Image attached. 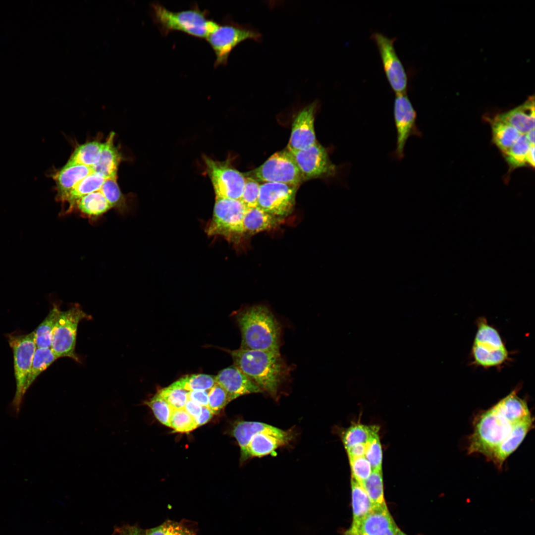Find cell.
Here are the masks:
<instances>
[{"label":"cell","instance_id":"f546056e","mask_svg":"<svg viewBox=\"0 0 535 535\" xmlns=\"http://www.w3.org/2000/svg\"><path fill=\"white\" fill-rule=\"evenodd\" d=\"M61 310L53 305L47 316L33 331L37 348H51L53 333Z\"/></svg>","mask_w":535,"mask_h":535},{"label":"cell","instance_id":"d6a6232c","mask_svg":"<svg viewBox=\"0 0 535 535\" xmlns=\"http://www.w3.org/2000/svg\"><path fill=\"white\" fill-rule=\"evenodd\" d=\"M378 431L376 426L354 424L343 433L342 441L346 449L354 445L367 442Z\"/></svg>","mask_w":535,"mask_h":535},{"label":"cell","instance_id":"d590c367","mask_svg":"<svg viewBox=\"0 0 535 535\" xmlns=\"http://www.w3.org/2000/svg\"><path fill=\"white\" fill-rule=\"evenodd\" d=\"M100 191L107 200L112 208L124 213L127 210L125 198L117 183V176L107 178Z\"/></svg>","mask_w":535,"mask_h":535},{"label":"cell","instance_id":"b9f144b4","mask_svg":"<svg viewBox=\"0 0 535 535\" xmlns=\"http://www.w3.org/2000/svg\"><path fill=\"white\" fill-rule=\"evenodd\" d=\"M208 397V407L214 415L219 413L232 401L227 391L216 383L209 390Z\"/></svg>","mask_w":535,"mask_h":535},{"label":"cell","instance_id":"5bb4252c","mask_svg":"<svg viewBox=\"0 0 535 535\" xmlns=\"http://www.w3.org/2000/svg\"><path fill=\"white\" fill-rule=\"evenodd\" d=\"M290 153L304 181L333 177L338 172V167L331 161L326 150L318 141L307 148Z\"/></svg>","mask_w":535,"mask_h":535},{"label":"cell","instance_id":"74e56055","mask_svg":"<svg viewBox=\"0 0 535 535\" xmlns=\"http://www.w3.org/2000/svg\"><path fill=\"white\" fill-rule=\"evenodd\" d=\"M146 535H195V532L182 522L167 520L160 525L145 530Z\"/></svg>","mask_w":535,"mask_h":535},{"label":"cell","instance_id":"ab89813d","mask_svg":"<svg viewBox=\"0 0 535 535\" xmlns=\"http://www.w3.org/2000/svg\"><path fill=\"white\" fill-rule=\"evenodd\" d=\"M170 425L174 431L181 433L190 432L198 427L195 418L184 409H173Z\"/></svg>","mask_w":535,"mask_h":535},{"label":"cell","instance_id":"d4e9b609","mask_svg":"<svg viewBox=\"0 0 535 535\" xmlns=\"http://www.w3.org/2000/svg\"><path fill=\"white\" fill-rule=\"evenodd\" d=\"M278 218L258 207L246 209L243 221L244 233L255 234L271 229L281 222Z\"/></svg>","mask_w":535,"mask_h":535},{"label":"cell","instance_id":"ee69618b","mask_svg":"<svg viewBox=\"0 0 535 535\" xmlns=\"http://www.w3.org/2000/svg\"><path fill=\"white\" fill-rule=\"evenodd\" d=\"M260 187V184L257 180L245 176L244 187L240 201L246 209L257 207Z\"/></svg>","mask_w":535,"mask_h":535},{"label":"cell","instance_id":"9f6ffc18","mask_svg":"<svg viewBox=\"0 0 535 535\" xmlns=\"http://www.w3.org/2000/svg\"><path fill=\"white\" fill-rule=\"evenodd\" d=\"M395 535H407L402 532L399 528L398 529Z\"/></svg>","mask_w":535,"mask_h":535},{"label":"cell","instance_id":"bcb514c9","mask_svg":"<svg viewBox=\"0 0 535 535\" xmlns=\"http://www.w3.org/2000/svg\"><path fill=\"white\" fill-rule=\"evenodd\" d=\"M111 535H146L143 530L136 525H124L114 528Z\"/></svg>","mask_w":535,"mask_h":535},{"label":"cell","instance_id":"52a82bcc","mask_svg":"<svg viewBox=\"0 0 535 535\" xmlns=\"http://www.w3.org/2000/svg\"><path fill=\"white\" fill-rule=\"evenodd\" d=\"M8 341L13 354L16 381L15 394L9 409L11 415L17 416L26 392V384L37 346L33 331L26 334H9Z\"/></svg>","mask_w":535,"mask_h":535},{"label":"cell","instance_id":"8d00e7d4","mask_svg":"<svg viewBox=\"0 0 535 535\" xmlns=\"http://www.w3.org/2000/svg\"><path fill=\"white\" fill-rule=\"evenodd\" d=\"M530 145L525 135L522 134L516 142L505 153L504 157L511 169L523 166L526 164V156Z\"/></svg>","mask_w":535,"mask_h":535},{"label":"cell","instance_id":"4316f807","mask_svg":"<svg viewBox=\"0 0 535 535\" xmlns=\"http://www.w3.org/2000/svg\"><path fill=\"white\" fill-rule=\"evenodd\" d=\"M112 207L100 191L85 195L78 200L74 210H77L84 216L95 219L106 213Z\"/></svg>","mask_w":535,"mask_h":535},{"label":"cell","instance_id":"681fc988","mask_svg":"<svg viewBox=\"0 0 535 535\" xmlns=\"http://www.w3.org/2000/svg\"><path fill=\"white\" fill-rule=\"evenodd\" d=\"M214 414L208 406H202L200 415L195 419L198 427L207 423Z\"/></svg>","mask_w":535,"mask_h":535},{"label":"cell","instance_id":"5b68a950","mask_svg":"<svg viewBox=\"0 0 535 535\" xmlns=\"http://www.w3.org/2000/svg\"><path fill=\"white\" fill-rule=\"evenodd\" d=\"M468 452L478 453L490 460L496 449L510 433L513 425L491 407L479 413L474 421Z\"/></svg>","mask_w":535,"mask_h":535},{"label":"cell","instance_id":"f6af8a7d","mask_svg":"<svg viewBox=\"0 0 535 535\" xmlns=\"http://www.w3.org/2000/svg\"><path fill=\"white\" fill-rule=\"evenodd\" d=\"M351 470V477L360 483L366 480L373 470L371 464L365 457L349 459Z\"/></svg>","mask_w":535,"mask_h":535},{"label":"cell","instance_id":"2e32d148","mask_svg":"<svg viewBox=\"0 0 535 535\" xmlns=\"http://www.w3.org/2000/svg\"><path fill=\"white\" fill-rule=\"evenodd\" d=\"M298 187L277 182L260 185L258 207L275 216H286L293 210Z\"/></svg>","mask_w":535,"mask_h":535},{"label":"cell","instance_id":"d6986e66","mask_svg":"<svg viewBox=\"0 0 535 535\" xmlns=\"http://www.w3.org/2000/svg\"><path fill=\"white\" fill-rule=\"evenodd\" d=\"M533 422L532 417L513 425L510 433L494 451L491 459L498 468H502L506 459L522 443L533 428Z\"/></svg>","mask_w":535,"mask_h":535},{"label":"cell","instance_id":"11a10c76","mask_svg":"<svg viewBox=\"0 0 535 535\" xmlns=\"http://www.w3.org/2000/svg\"><path fill=\"white\" fill-rule=\"evenodd\" d=\"M344 535H360L355 530L350 528L344 532Z\"/></svg>","mask_w":535,"mask_h":535},{"label":"cell","instance_id":"7dc6e473","mask_svg":"<svg viewBox=\"0 0 535 535\" xmlns=\"http://www.w3.org/2000/svg\"><path fill=\"white\" fill-rule=\"evenodd\" d=\"M209 391V390H193L188 391V399L196 402L201 406H208Z\"/></svg>","mask_w":535,"mask_h":535},{"label":"cell","instance_id":"7a4b0ae2","mask_svg":"<svg viewBox=\"0 0 535 535\" xmlns=\"http://www.w3.org/2000/svg\"><path fill=\"white\" fill-rule=\"evenodd\" d=\"M236 319L241 333V348L279 351L281 326L266 306L245 308L237 312Z\"/></svg>","mask_w":535,"mask_h":535},{"label":"cell","instance_id":"484cf974","mask_svg":"<svg viewBox=\"0 0 535 535\" xmlns=\"http://www.w3.org/2000/svg\"><path fill=\"white\" fill-rule=\"evenodd\" d=\"M107 178L100 173L92 172L81 180L66 196L62 203H68V208L65 214L74 211L76 201L83 196L91 193L100 191Z\"/></svg>","mask_w":535,"mask_h":535},{"label":"cell","instance_id":"4fadbf2b","mask_svg":"<svg viewBox=\"0 0 535 535\" xmlns=\"http://www.w3.org/2000/svg\"><path fill=\"white\" fill-rule=\"evenodd\" d=\"M371 39L377 47L385 76L392 91L395 95L407 93L408 78L394 47L396 38H390L376 32L372 34Z\"/></svg>","mask_w":535,"mask_h":535},{"label":"cell","instance_id":"cb8c5ba5","mask_svg":"<svg viewBox=\"0 0 535 535\" xmlns=\"http://www.w3.org/2000/svg\"><path fill=\"white\" fill-rule=\"evenodd\" d=\"M114 133L111 132L104 143L99 160L92 167L94 172L100 173L106 178L117 176L121 159L118 150L114 145Z\"/></svg>","mask_w":535,"mask_h":535},{"label":"cell","instance_id":"7c38bea8","mask_svg":"<svg viewBox=\"0 0 535 535\" xmlns=\"http://www.w3.org/2000/svg\"><path fill=\"white\" fill-rule=\"evenodd\" d=\"M204 160L215 198L240 200L245 184L244 175L233 168L228 160H215L207 156Z\"/></svg>","mask_w":535,"mask_h":535},{"label":"cell","instance_id":"9a60e30c","mask_svg":"<svg viewBox=\"0 0 535 535\" xmlns=\"http://www.w3.org/2000/svg\"><path fill=\"white\" fill-rule=\"evenodd\" d=\"M393 116L396 131V148L394 157L401 160L407 140L412 136H421L417 125V112L407 93L396 94L393 104Z\"/></svg>","mask_w":535,"mask_h":535},{"label":"cell","instance_id":"db71d44e","mask_svg":"<svg viewBox=\"0 0 535 535\" xmlns=\"http://www.w3.org/2000/svg\"><path fill=\"white\" fill-rule=\"evenodd\" d=\"M525 135L529 144L535 146V129L529 131Z\"/></svg>","mask_w":535,"mask_h":535},{"label":"cell","instance_id":"1f68e13d","mask_svg":"<svg viewBox=\"0 0 535 535\" xmlns=\"http://www.w3.org/2000/svg\"><path fill=\"white\" fill-rule=\"evenodd\" d=\"M58 359L51 348H37L27 380V391L38 376Z\"/></svg>","mask_w":535,"mask_h":535},{"label":"cell","instance_id":"f5cc1de1","mask_svg":"<svg viewBox=\"0 0 535 535\" xmlns=\"http://www.w3.org/2000/svg\"><path fill=\"white\" fill-rule=\"evenodd\" d=\"M399 528L396 524L385 528L374 535H395Z\"/></svg>","mask_w":535,"mask_h":535},{"label":"cell","instance_id":"60d3db41","mask_svg":"<svg viewBox=\"0 0 535 535\" xmlns=\"http://www.w3.org/2000/svg\"><path fill=\"white\" fill-rule=\"evenodd\" d=\"M188 391L171 385L158 390L157 393L164 399L173 409H184L188 400Z\"/></svg>","mask_w":535,"mask_h":535},{"label":"cell","instance_id":"816d5d0a","mask_svg":"<svg viewBox=\"0 0 535 535\" xmlns=\"http://www.w3.org/2000/svg\"><path fill=\"white\" fill-rule=\"evenodd\" d=\"M526 163L531 166L535 167V146L530 145L527 152L526 156Z\"/></svg>","mask_w":535,"mask_h":535},{"label":"cell","instance_id":"8fae6325","mask_svg":"<svg viewBox=\"0 0 535 535\" xmlns=\"http://www.w3.org/2000/svg\"><path fill=\"white\" fill-rule=\"evenodd\" d=\"M244 174L258 181L281 183L298 187L304 181L291 154L286 149L277 152L264 163Z\"/></svg>","mask_w":535,"mask_h":535},{"label":"cell","instance_id":"9c48e42d","mask_svg":"<svg viewBox=\"0 0 535 535\" xmlns=\"http://www.w3.org/2000/svg\"><path fill=\"white\" fill-rule=\"evenodd\" d=\"M206 40L215 55L214 66L216 67L226 64L231 52L239 44L246 40L259 42L262 40V35L249 25L227 20L218 24Z\"/></svg>","mask_w":535,"mask_h":535},{"label":"cell","instance_id":"e575fe53","mask_svg":"<svg viewBox=\"0 0 535 535\" xmlns=\"http://www.w3.org/2000/svg\"><path fill=\"white\" fill-rule=\"evenodd\" d=\"M361 485L375 506L385 504L383 493L381 471L373 470L369 477Z\"/></svg>","mask_w":535,"mask_h":535},{"label":"cell","instance_id":"e0dca14e","mask_svg":"<svg viewBox=\"0 0 535 535\" xmlns=\"http://www.w3.org/2000/svg\"><path fill=\"white\" fill-rule=\"evenodd\" d=\"M317 103H312L299 110L292 124L286 149L290 153L307 148L317 142L314 129L315 113Z\"/></svg>","mask_w":535,"mask_h":535},{"label":"cell","instance_id":"3957f363","mask_svg":"<svg viewBox=\"0 0 535 535\" xmlns=\"http://www.w3.org/2000/svg\"><path fill=\"white\" fill-rule=\"evenodd\" d=\"M232 435L240 448V461L243 462L253 457L268 455L288 445L294 432L262 422L240 421L234 425Z\"/></svg>","mask_w":535,"mask_h":535},{"label":"cell","instance_id":"c3c4849f","mask_svg":"<svg viewBox=\"0 0 535 535\" xmlns=\"http://www.w3.org/2000/svg\"><path fill=\"white\" fill-rule=\"evenodd\" d=\"M366 443L357 444L346 449L349 459L365 457Z\"/></svg>","mask_w":535,"mask_h":535},{"label":"cell","instance_id":"ac0fdd59","mask_svg":"<svg viewBox=\"0 0 535 535\" xmlns=\"http://www.w3.org/2000/svg\"><path fill=\"white\" fill-rule=\"evenodd\" d=\"M216 383L228 393L231 400L244 395L263 393L260 388L235 365L221 370L215 376Z\"/></svg>","mask_w":535,"mask_h":535},{"label":"cell","instance_id":"f1b7e54d","mask_svg":"<svg viewBox=\"0 0 535 535\" xmlns=\"http://www.w3.org/2000/svg\"><path fill=\"white\" fill-rule=\"evenodd\" d=\"M490 123L492 141L502 153L506 152L522 135L514 127L496 116Z\"/></svg>","mask_w":535,"mask_h":535},{"label":"cell","instance_id":"836d02e7","mask_svg":"<svg viewBox=\"0 0 535 535\" xmlns=\"http://www.w3.org/2000/svg\"><path fill=\"white\" fill-rule=\"evenodd\" d=\"M215 383V376L206 374H193L181 377L170 385L190 391L209 390Z\"/></svg>","mask_w":535,"mask_h":535},{"label":"cell","instance_id":"30bf717a","mask_svg":"<svg viewBox=\"0 0 535 535\" xmlns=\"http://www.w3.org/2000/svg\"><path fill=\"white\" fill-rule=\"evenodd\" d=\"M79 305L60 312L54 328L51 348L58 358L68 357L79 362L75 351L78 326L83 320H90Z\"/></svg>","mask_w":535,"mask_h":535},{"label":"cell","instance_id":"8992f818","mask_svg":"<svg viewBox=\"0 0 535 535\" xmlns=\"http://www.w3.org/2000/svg\"><path fill=\"white\" fill-rule=\"evenodd\" d=\"M246 210L240 200L215 198L213 217L206 228L207 234L238 243L245 234L243 221Z\"/></svg>","mask_w":535,"mask_h":535},{"label":"cell","instance_id":"83f0119b","mask_svg":"<svg viewBox=\"0 0 535 535\" xmlns=\"http://www.w3.org/2000/svg\"><path fill=\"white\" fill-rule=\"evenodd\" d=\"M351 487L353 521L351 527L355 528L375 506L361 485L351 477Z\"/></svg>","mask_w":535,"mask_h":535},{"label":"cell","instance_id":"7402d4cb","mask_svg":"<svg viewBox=\"0 0 535 535\" xmlns=\"http://www.w3.org/2000/svg\"><path fill=\"white\" fill-rule=\"evenodd\" d=\"M492 407L512 425L532 417L526 401L518 396L516 389L500 400Z\"/></svg>","mask_w":535,"mask_h":535},{"label":"cell","instance_id":"ffe728a7","mask_svg":"<svg viewBox=\"0 0 535 535\" xmlns=\"http://www.w3.org/2000/svg\"><path fill=\"white\" fill-rule=\"evenodd\" d=\"M93 171L91 167L85 165L67 163L52 175L56 184V199L62 202L76 185Z\"/></svg>","mask_w":535,"mask_h":535},{"label":"cell","instance_id":"6da1fadb","mask_svg":"<svg viewBox=\"0 0 535 535\" xmlns=\"http://www.w3.org/2000/svg\"><path fill=\"white\" fill-rule=\"evenodd\" d=\"M237 368L263 392L277 399L291 369L279 351L239 348L228 350Z\"/></svg>","mask_w":535,"mask_h":535},{"label":"cell","instance_id":"603a6c76","mask_svg":"<svg viewBox=\"0 0 535 535\" xmlns=\"http://www.w3.org/2000/svg\"><path fill=\"white\" fill-rule=\"evenodd\" d=\"M394 524L395 523L385 503L375 506L356 527H351L360 535H374Z\"/></svg>","mask_w":535,"mask_h":535},{"label":"cell","instance_id":"ba28073f","mask_svg":"<svg viewBox=\"0 0 535 535\" xmlns=\"http://www.w3.org/2000/svg\"><path fill=\"white\" fill-rule=\"evenodd\" d=\"M477 327L472 348L475 363L484 368L503 364L509 353L498 331L483 318L478 321Z\"/></svg>","mask_w":535,"mask_h":535},{"label":"cell","instance_id":"f907efd6","mask_svg":"<svg viewBox=\"0 0 535 535\" xmlns=\"http://www.w3.org/2000/svg\"><path fill=\"white\" fill-rule=\"evenodd\" d=\"M202 407L196 402L188 399L184 409L187 413L196 419L200 415Z\"/></svg>","mask_w":535,"mask_h":535},{"label":"cell","instance_id":"277c9868","mask_svg":"<svg viewBox=\"0 0 535 535\" xmlns=\"http://www.w3.org/2000/svg\"><path fill=\"white\" fill-rule=\"evenodd\" d=\"M155 22L163 35L177 31L201 39H206L217 27L206 10L194 5L188 9L172 11L159 3L152 4Z\"/></svg>","mask_w":535,"mask_h":535},{"label":"cell","instance_id":"f35d334b","mask_svg":"<svg viewBox=\"0 0 535 535\" xmlns=\"http://www.w3.org/2000/svg\"><path fill=\"white\" fill-rule=\"evenodd\" d=\"M153 412L155 417L162 424L170 427V420L173 409L157 393L152 398L143 402Z\"/></svg>","mask_w":535,"mask_h":535},{"label":"cell","instance_id":"7bdbcfd3","mask_svg":"<svg viewBox=\"0 0 535 535\" xmlns=\"http://www.w3.org/2000/svg\"><path fill=\"white\" fill-rule=\"evenodd\" d=\"M365 457L373 470L381 471L382 452L378 433L374 434L366 443Z\"/></svg>","mask_w":535,"mask_h":535},{"label":"cell","instance_id":"44dd1931","mask_svg":"<svg viewBox=\"0 0 535 535\" xmlns=\"http://www.w3.org/2000/svg\"><path fill=\"white\" fill-rule=\"evenodd\" d=\"M535 104L534 96H530L520 106L496 116L525 135L535 129Z\"/></svg>","mask_w":535,"mask_h":535},{"label":"cell","instance_id":"4dcf8cb0","mask_svg":"<svg viewBox=\"0 0 535 535\" xmlns=\"http://www.w3.org/2000/svg\"><path fill=\"white\" fill-rule=\"evenodd\" d=\"M103 146L104 143L95 141L81 145L71 155L67 163L92 168L99 160Z\"/></svg>","mask_w":535,"mask_h":535}]
</instances>
